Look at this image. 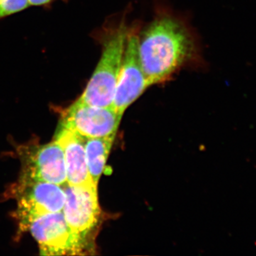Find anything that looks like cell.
Wrapping results in <instances>:
<instances>
[{"mask_svg": "<svg viewBox=\"0 0 256 256\" xmlns=\"http://www.w3.org/2000/svg\"><path fill=\"white\" fill-rule=\"evenodd\" d=\"M22 180L46 182L63 186L67 182L63 148L56 140L28 148L24 153Z\"/></svg>", "mask_w": 256, "mask_h": 256, "instance_id": "8", "label": "cell"}, {"mask_svg": "<svg viewBox=\"0 0 256 256\" xmlns=\"http://www.w3.org/2000/svg\"><path fill=\"white\" fill-rule=\"evenodd\" d=\"M114 137L86 138L85 151L88 169L92 182L98 185L104 172Z\"/></svg>", "mask_w": 256, "mask_h": 256, "instance_id": "10", "label": "cell"}, {"mask_svg": "<svg viewBox=\"0 0 256 256\" xmlns=\"http://www.w3.org/2000/svg\"><path fill=\"white\" fill-rule=\"evenodd\" d=\"M128 31L126 24L120 22L106 28L102 34L100 60L77 101L95 107H112Z\"/></svg>", "mask_w": 256, "mask_h": 256, "instance_id": "2", "label": "cell"}, {"mask_svg": "<svg viewBox=\"0 0 256 256\" xmlns=\"http://www.w3.org/2000/svg\"><path fill=\"white\" fill-rule=\"evenodd\" d=\"M54 0H28L30 5L34 6H44V5L50 4Z\"/></svg>", "mask_w": 256, "mask_h": 256, "instance_id": "12", "label": "cell"}, {"mask_svg": "<svg viewBox=\"0 0 256 256\" xmlns=\"http://www.w3.org/2000/svg\"><path fill=\"white\" fill-rule=\"evenodd\" d=\"M196 52L191 32L178 18L162 15L154 18L138 37L140 60L151 86L171 78Z\"/></svg>", "mask_w": 256, "mask_h": 256, "instance_id": "1", "label": "cell"}, {"mask_svg": "<svg viewBox=\"0 0 256 256\" xmlns=\"http://www.w3.org/2000/svg\"><path fill=\"white\" fill-rule=\"evenodd\" d=\"M63 148L66 168L67 182L70 186H94L86 158V138L60 126L55 138Z\"/></svg>", "mask_w": 256, "mask_h": 256, "instance_id": "9", "label": "cell"}, {"mask_svg": "<svg viewBox=\"0 0 256 256\" xmlns=\"http://www.w3.org/2000/svg\"><path fill=\"white\" fill-rule=\"evenodd\" d=\"M122 116L114 108L95 107L76 100L64 112L60 126L86 138L112 137Z\"/></svg>", "mask_w": 256, "mask_h": 256, "instance_id": "7", "label": "cell"}, {"mask_svg": "<svg viewBox=\"0 0 256 256\" xmlns=\"http://www.w3.org/2000/svg\"><path fill=\"white\" fill-rule=\"evenodd\" d=\"M25 228L38 242L42 256L77 255L82 252L63 212L36 217Z\"/></svg>", "mask_w": 256, "mask_h": 256, "instance_id": "6", "label": "cell"}, {"mask_svg": "<svg viewBox=\"0 0 256 256\" xmlns=\"http://www.w3.org/2000/svg\"><path fill=\"white\" fill-rule=\"evenodd\" d=\"M138 37L136 30H129L112 106L120 116L151 86L140 60Z\"/></svg>", "mask_w": 256, "mask_h": 256, "instance_id": "4", "label": "cell"}, {"mask_svg": "<svg viewBox=\"0 0 256 256\" xmlns=\"http://www.w3.org/2000/svg\"><path fill=\"white\" fill-rule=\"evenodd\" d=\"M18 193V214L23 228L36 217L63 210L66 195L60 185L22 178Z\"/></svg>", "mask_w": 256, "mask_h": 256, "instance_id": "5", "label": "cell"}, {"mask_svg": "<svg viewBox=\"0 0 256 256\" xmlns=\"http://www.w3.org/2000/svg\"><path fill=\"white\" fill-rule=\"evenodd\" d=\"M64 216L82 250L86 248L100 218L97 186H63Z\"/></svg>", "mask_w": 256, "mask_h": 256, "instance_id": "3", "label": "cell"}, {"mask_svg": "<svg viewBox=\"0 0 256 256\" xmlns=\"http://www.w3.org/2000/svg\"><path fill=\"white\" fill-rule=\"evenodd\" d=\"M28 0H0V20L30 6Z\"/></svg>", "mask_w": 256, "mask_h": 256, "instance_id": "11", "label": "cell"}]
</instances>
